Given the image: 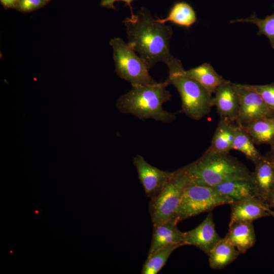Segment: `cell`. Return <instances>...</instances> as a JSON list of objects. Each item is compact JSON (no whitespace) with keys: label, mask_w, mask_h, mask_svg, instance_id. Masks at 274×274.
<instances>
[{"label":"cell","mask_w":274,"mask_h":274,"mask_svg":"<svg viewBox=\"0 0 274 274\" xmlns=\"http://www.w3.org/2000/svg\"><path fill=\"white\" fill-rule=\"evenodd\" d=\"M128 46L145 62L149 68L156 63H166L173 56L169 52L172 28L158 22L150 11L142 7L135 15L126 18Z\"/></svg>","instance_id":"6da1fadb"},{"label":"cell","mask_w":274,"mask_h":274,"mask_svg":"<svg viewBox=\"0 0 274 274\" xmlns=\"http://www.w3.org/2000/svg\"><path fill=\"white\" fill-rule=\"evenodd\" d=\"M165 82L131 86V89L121 95L116 102L119 111L131 114L140 119H152L169 123L176 118V114L163 109L164 103L169 101L172 95L166 88Z\"/></svg>","instance_id":"7a4b0ae2"},{"label":"cell","mask_w":274,"mask_h":274,"mask_svg":"<svg viewBox=\"0 0 274 274\" xmlns=\"http://www.w3.org/2000/svg\"><path fill=\"white\" fill-rule=\"evenodd\" d=\"M182 167L191 182L210 187L229 181L250 179L251 175L245 165L229 154L208 149L197 159Z\"/></svg>","instance_id":"3957f363"},{"label":"cell","mask_w":274,"mask_h":274,"mask_svg":"<svg viewBox=\"0 0 274 274\" xmlns=\"http://www.w3.org/2000/svg\"><path fill=\"white\" fill-rule=\"evenodd\" d=\"M168 76L165 81L178 91L181 99V111L192 119L199 120L210 113L214 106L212 94L195 80L185 74L182 62L173 56L166 63Z\"/></svg>","instance_id":"277c9868"},{"label":"cell","mask_w":274,"mask_h":274,"mask_svg":"<svg viewBox=\"0 0 274 274\" xmlns=\"http://www.w3.org/2000/svg\"><path fill=\"white\" fill-rule=\"evenodd\" d=\"M191 182L183 167L174 172L170 179L150 202L149 212L153 226L172 221L184 190Z\"/></svg>","instance_id":"5b68a950"},{"label":"cell","mask_w":274,"mask_h":274,"mask_svg":"<svg viewBox=\"0 0 274 274\" xmlns=\"http://www.w3.org/2000/svg\"><path fill=\"white\" fill-rule=\"evenodd\" d=\"M231 203L213 187L191 182L184 190L172 221L177 224L189 218L211 211L217 207Z\"/></svg>","instance_id":"8992f818"},{"label":"cell","mask_w":274,"mask_h":274,"mask_svg":"<svg viewBox=\"0 0 274 274\" xmlns=\"http://www.w3.org/2000/svg\"><path fill=\"white\" fill-rule=\"evenodd\" d=\"M109 44L113 50L115 71L119 78L131 86L157 83L149 74L150 68L145 62L121 38L112 39Z\"/></svg>","instance_id":"52a82bcc"},{"label":"cell","mask_w":274,"mask_h":274,"mask_svg":"<svg viewBox=\"0 0 274 274\" xmlns=\"http://www.w3.org/2000/svg\"><path fill=\"white\" fill-rule=\"evenodd\" d=\"M233 85L239 99L235 122L238 125L244 126L257 119L274 115L251 85L233 83Z\"/></svg>","instance_id":"ba28073f"},{"label":"cell","mask_w":274,"mask_h":274,"mask_svg":"<svg viewBox=\"0 0 274 274\" xmlns=\"http://www.w3.org/2000/svg\"><path fill=\"white\" fill-rule=\"evenodd\" d=\"M132 161L145 192L151 198L159 192L174 174L152 165L140 155L134 156Z\"/></svg>","instance_id":"9c48e42d"},{"label":"cell","mask_w":274,"mask_h":274,"mask_svg":"<svg viewBox=\"0 0 274 274\" xmlns=\"http://www.w3.org/2000/svg\"><path fill=\"white\" fill-rule=\"evenodd\" d=\"M222 238L215 229L213 214L210 212L204 220L193 229L184 232V245L196 247L208 256Z\"/></svg>","instance_id":"30bf717a"},{"label":"cell","mask_w":274,"mask_h":274,"mask_svg":"<svg viewBox=\"0 0 274 274\" xmlns=\"http://www.w3.org/2000/svg\"><path fill=\"white\" fill-rule=\"evenodd\" d=\"M230 204L229 224L236 222H249L269 216L268 204L258 197L251 195Z\"/></svg>","instance_id":"8fae6325"},{"label":"cell","mask_w":274,"mask_h":274,"mask_svg":"<svg viewBox=\"0 0 274 274\" xmlns=\"http://www.w3.org/2000/svg\"><path fill=\"white\" fill-rule=\"evenodd\" d=\"M254 164L251 178L255 196L267 203L269 194L274 188V167L267 155Z\"/></svg>","instance_id":"7c38bea8"},{"label":"cell","mask_w":274,"mask_h":274,"mask_svg":"<svg viewBox=\"0 0 274 274\" xmlns=\"http://www.w3.org/2000/svg\"><path fill=\"white\" fill-rule=\"evenodd\" d=\"M214 106L220 117L236 122L239 109V99L233 83L227 80L216 90Z\"/></svg>","instance_id":"4fadbf2b"},{"label":"cell","mask_w":274,"mask_h":274,"mask_svg":"<svg viewBox=\"0 0 274 274\" xmlns=\"http://www.w3.org/2000/svg\"><path fill=\"white\" fill-rule=\"evenodd\" d=\"M177 225L173 221H169L153 226L148 255L169 245L185 246L184 232L181 231L177 227Z\"/></svg>","instance_id":"5bb4252c"},{"label":"cell","mask_w":274,"mask_h":274,"mask_svg":"<svg viewBox=\"0 0 274 274\" xmlns=\"http://www.w3.org/2000/svg\"><path fill=\"white\" fill-rule=\"evenodd\" d=\"M241 254L245 253L256 243V235L253 222H236L229 224L225 237Z\"/></svg>","instance_id":"9a60e30c"},{"label":"cell","mask_w":274,"mask_h":274,"mask_svg":"<svg viewBox=\"0 0 274 274\" xmlns=\"http://www.w3.org/2000/svg\"><path fill=\"white\" fill-rule=\"evenodd\" d=\"M237 124L230 119L220 117L215 129L209 150L220 153L229 154L232 150V144Z\"/></svg>","instance_id":"2e32d148"},{"label":"cell","mask_w":274,"mask_h":274,"mask_svg":"<svg viewBox=\"0 0 274 274\" xmlns=\"http://www.w3.org/2000/svg\"><path fill=\"white\" fill-rule=\"evenodd\" d=\"M241 127L255 144H274V115L257 119Z\"/></svg>","instance_id":"e0dca14e"},{"label":"cell","mask_w":274,"mask_h":274,"mask_svg":"<svg viewBox=\"0 0 274 274\" xmlns=\"http://www.w3.org/2000/svg\"><path fill=\"white\" fill-rule=\"evenodd\" d=\"M185 74L195 80L209 92L215 93L217 88L227 80L219 75L209 63H203L199 66L185 70Z\"/></svg>","instance_id":"ac0fdd59"},{"label":"cell","mask_w":274,"mask_h":274,"mask_svg":"<svg viewBox=\"0 0 274 274\" xmlns=\"http://www.w3.org/2000/svg\"><path fill=\"white\" fill-rule=\"evenodd\" d=\"M241 253L225 238H222L210 252L209 265L214 269H222L235 261Z\"/></svg>","instance_id":"d6986e66"},{"label":"cell","mask_w":274,"mask_h":274,"mask_svg":"<svg viewBox=\"0 0 274 274\" xmlns=\"http://www.w3.org/2000/svg\"><path fill=\"white\" fill-rule=\"evenodd\" d=\"M213 187L232 202L249 196H255L251 178L229 181Z\"/></svg>","instance_id":"ffe728a7"},{"label":"cell","mask_w":274,"mask_h":274,"mask_svg":"<svg viewBox=\"0 0 274 274\" xmlns=\"http://www.w3.org/2000/svg\"><path fill=\"white\" fill-rule=\"evenodd\" d=\"M156 19L163 24L169 21L180 26L189 28L196 22L197 18L192 7L187 2L182 1L173 5L165 18Z\"/></svg>","instance_id":"44dd1931"},{"label":"cell","mask_w":274,"mask_h":274,"mask_svg":"<svg viewBox=\"0 0 274 274\" xmlns=\"http://www.w3.org/2000/svg\"><path fill=\"white\" fill-rule=\"evenodd\" d=\"M250 135L241 126L237 125L232 144V150L243 153L246 158L255 164L263 156L258 151Z\"/></svg>","instance_id":"7402d4cb"},{"label":"cell","mask_w":274,"mask_h":274,"mask_svg":"<svg viewBox=\"0 0 274 274\" xmlns=\"http://www.w3.org/2000/svg\"><path fill=\"white\" fill-rule=\"evenodd\" d=\"M180 245H169L148 255L141 271L142 274H157L165 265L172 252Z\"/></svg>","instance_id":"603a6c76"},{"label":"cell","mask_w":274,"mask_h":274,"mask_svg":"<svg viewBox=\"0 0 274 274\" xmlns=\"http://www.w3.org/2000/svg\"><path fill=\"white\" fill-rule=\"evenodd\" d=\"M235 22L251 23L256 25L258 31V35H263L268 39L271 47L274 49V11L272 14L267 15L264 18L261 19L254 14L247 18H241L230 21V23Z\"/></svg>","instance_id":"cb8c5ba5"},{"label":"cell","mask_w":274,"mask_h":274,"mask_svg":"<svg viewBox=\"0 0 274 274\" xmlns=\"http://www.w3.org/2000/svg\"><path fill=\"white\" fill-rule=\"evenodd\" d=\"M251 86L259 94L267 106L274 114V83L251 85Z\"/></svg>","instance_id":"d4e9b609"},{"label":"cell","mask_w":274,"mask_h":274,"mask_svg":"<svg viewBox=\"0 0 274 274\" xmlns=\"http://www.w3.org/2000/svg\"><path fill=\"white\" fill-rule=\"evenodd\" d=\"M48 3L46 0H19L15 9L21 12H30L43 7Z\"/></svg>","instance_id":"484cf974"},{"label":"cell","mask_w":274,"mask_h":274,"mask_svg":"<svg viewBox=\"0 0 274 274\" xmlns=\"http://www.w3.org/2000/svg\"><path fill=\"white\" fill-rule=\"evenodd\" d=\"M134 0H101L100 3V6L109 8L111 9L115 10L116 8L114 6V3L118 1H122L126 3V4L129 7L131 12V16L133 15L134 14L133 12V9L131 7V3Z\"/></svg>","instance_id":"4316f807"},{"label":"cell","mask_w":274,"mask_h":274,"mask_svg":"<svg viewBox=\"0 0 274 274\" xmlns=\"http://www.w3.org/2000/svg\"><path fill=\"white\" fill-rule=\"evenodd\" d=\"M0 1L5 8L15 9L19 0H0Z\"/></svg>","instance_id":"83f0119b"},{"label":"cell","mask_w":274,"mask_h":274,"mask_svg":"<svg viewBox=\"0 0 274 274\" xmlns=\"http://www.w3.org/2000/svg\"><path fill=\"white\" fill-rule=\"evenodd\" d=\"M267 203L269 208L274 209V188L270 192L267 199Z\"/></svg>","instance_id":"f1b7e54d"},{"label":"cell","mask_w":274,"mask_h":274,"mask_svg":"<svg viewBox=\"0 0 274 274\" xmlns=\"http://www.w3.org/2000/svg\"><path fill=\"white\" fill-rule=\"evenodd\" d=\"M270 151L267 155L274 167V144L270 145Z\"/></svg>","instance_id":"f546056e"},{"label":"cell","mask_w":274,"mask_h":274,"mask_svg":"<svg viewBox=\"0 0 274 274\" xmlns=\"http://www.w3.org/2000/svg\"><path fill=\"white\" fill-rule=\"evenodd\" d=\"M268 212L270 216H271L274 218V211L270 210V209L269 208V209L268 210Z\"/></svg>","instance_id":"4dcf8cb0"},{"label":"cell","mask_w":274,"mask_h":274,"mask_svg":"<svg viewBox=\"0 0 274 274\" xmlns=\"http://www.w3.org/2000/svg\"><path fill=\"white\" fill-rule=\"evenodd\" d=\"M47 1H48V2H50L51 0H46Z\"/></svg>","instance_id":"1f68e13d"}]
</instances>
